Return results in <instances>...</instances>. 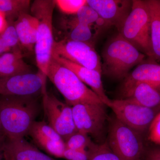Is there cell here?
<instances>
[{
    "mask_svg": "<svg viewBox=\"0 0 160 160\" xmlns=\"http://www.w3.org/2000/svg\"><path fill=\"white\" fill-rule=\"evenodd\" d=\"M38 95H0V122L6 139L24 138L39 114Z\"/></svg>",
    "mask_w": 160,
    "mask_h": 160,
    "instance_id": "cell-1",
    "label": "cell"
},
{
    "mask_svg": "<svg viewBox=\"0 0 160 160\" xmlns=\"http://www.w3.org/2000/svg\"><path fill=\"white\" fill-rule=\"evenodd\" d=\"M145 57L144 53L118 33L103 48L102 73L112 79H124L130 69L144 62Z\"/></svg>",
    "mask_w": 160,
    "mask_h": 160,
    "instance_id": "cell-2",
    "label": "cell"
},
{
    "mask_svg": "<svg viewBox=\"0 0 160 160\" xmlns=\"http://www.w3.org/2000/svg\"><path fill=\"white\" fill-rule=\"evenodd\" d=\"M46 77L63 96L66 104L71 107L79 104H104L73 72L53 58Z\"/></svg>",
    "mask_w": 160,
    "mask_h": 160,
    "instance_id": "cell-3",
    "label": "cell"
},
{
    "mask_svg": "<svg viewBox=\"0 0 160 160\" xmlns=\"http://www.w3.org/2000/svg\"><path fill=\"white\" fill-rule=\"evenodd\" d=\"M56 6L52 0H36L31 7L32 15L37 18L38 28L35 54L38 71L47 78V71L52 58L54 42L52 32V16Z\"/></svg>",
    "mask_w": 160,
    "mask_h": 160,
    "instance_id": "cell-4",
    "label": "cell"
},
{
    "mask_svg": "<svg viewBox=\"0 0 160 160\" xmlns=\"http://www.w3.org/2000/svg\"><path fill=\"white\" fill-rule=\"evenodd\" d=\"M119 33L145 55L153 59L150 14L146 0H132L131 11Z\"/></svg>",
    "mask_w": 160,
    "mask_h": 160,
    "instance_id": "cell-5",
    "label": "cell"
},
{
    "mask_svg": "<svg viewBox=\"0 0 160 160\" xmlns=\"http://www.w3.org/2000/svg\"><path fill=\"white\" fill-rule=\"evenodd\" d=\"M141 134L114 116L109 119L107 142L121 160H142L146 148Z\"/></svg>",
    "mask_w": 160,
    "mask_h": 160,
    "instance_id": "cell-6",
    "label": "cell"
},
{
    "mask_svg": "<svg viewBox=\"0 0 160 160\" xmlns=\"http://www.w3.org/2000/svg\"><path fill=\"white\" fill-rule=\"evenodd\" d=\"M42 95L43 109L48 124L65 142L78 131L73 119L72 108L54 95L47 92L46 89Z\"/></svg>",
    "mask_w": 160,
    "mask_h": 160,
    "instance_id": "cell-7",
    "label": "cell"
},
{
    "mask_svg": "<svg viewBox=\"0 0 160 160\" xmlns=\"http://www.w3.org/2000/svg\"><path fill=\"white\" fill-rule=\"evenodd\" d=\"M108 107L120 122L142 134L149 129L160 111L149 109L124 99L110 100Z\"/></svg>",
    "mask_w": 160,
    "mask_h": 160,
    "instance_id": "cell-8",
    "label": "cell"
},
{
    "mask_svg": "<svg viewBox=\"0 0 160 160\" xmlns=\"http://www.w3.org/2000/svg\"><path fill=\"white\" fill-rule=\"evenodd\" d=\"M52 55L102 73L101 58L95 49L94 44L67 38L59 42L55 41Z\"/></svg>",
    "mask_w": 160,
    "mask_h": 160,
    "instance_id": "cell-9",
    "label": "cell"
},
{
    "mask_svg": "<svg viewBox=\"0 0 160 160\" xmlns=\"http://www.w3.org/2000/svg\"><path fill=\"white\" fill-rule=\"evenodd\" d=\"M106 106L104 104H79L72 106L78 131L96 140L102 138L107 120Z\"/></svg>",
    "mask_w": 160,
    "mask_h": 160,
    "instance_id": "cell-10",
    "label": "cell"
},
{
    "mask_svg": "<svg viewBox=\"0 0 160 160\" xmlns=\"http://www.w3.org/2000/svg\"><path fill=\"white\" fill-rule=\"evenodd\" d=\"M47 78L41 72L0 78V95H39L46 89Z\"/></svg>",
    "mask_w": 160,
    "mask_h": 160,
    "instance_id": "cell-11",
    "label": "cell"
},
{
    "mask_svg": "<svg viewBox=\"0 0 160 160\" xmlns=\"http://www.w3.org/2000/svg\"><path fill=\"white\" fill-rule=\"evenodd\" d=\"M104 21L106 27L114 26L120 31L131 10L132 1L129 0H87Z\"/></svg>",
    "mask_w": 160,
    "mask_h": 160,
    "instance_id": "cell-12",
    "label": "cell"
},
{
    "mask_svg": "<svg viewBox=\"0 0 160 160\" xmlns=\"http://www.w3.org/2000/svg\"><path fill=\"white\" fill-rule=\"evenodd\" d=\"M27 135L48 154L54 157L63 158L66 149L65 141L49 124L44 121H36Z\"/></svg>",
    "mask_w": 160,
    "mask_h": 160,
    "instance_id": "cell-13",
    "label": "cell"
},
{
    "mask_svg": "<svg viewBox=\"0 0 160 160\" xmlns=\"http://www.w3.org/2000/svg\"><path fill=\"white\" fill-rule=\"evenodd\" d=\"M52 58L73 72L85 85L90 87L106 106L108 105L111 99L105 92L102 82V72L80 66L57 56L52 55Z\"/></svg>",
    "mask_w": 160,
    "mask_h": 160,
    "instance_id": "cell-14",
    "label": "cell"
},
{
    "mask_svg": "<svg viewBox=\"0 0 160 160\" xmlns=\"http://www.w3.org/2000/svg\"><path fill=\"white\" fill-rule=\"evenodd\" d=\"M145 83L160 90V65L153 61L142 62L124 79L121 87L122 94L135 84Z\"/></svg>",
    "mask_w": 160,
    "mask_h": 160,
    "instance_id": "cell-15",
    "label": "cell"
},
{
    "mask_svg": "<svg viewBox=\"0 0 160 160\" xmlns=\"http://www.w3.org/2000/svg\"><path fill=\"white\" fill-rule=\"evenodd\" d=\"M4 153L6 160H57L40 151L25 138L6 139Z\"/></svg>",
    "mask_w": 160,
    "mask_h": 160,
    "instance_id": "cell-16",
    "label": "cell"
},
{
    "mask_svg": "<svg viewBox=\"0 0 160 160\" xmlns=\"http://www.w3.org/2000/svg\"><path fill=\"white\" fill-rule=\"evenodd\" d=\"M121 94L119 99L129 100L141 106L160 110V90L145 83L135 84Z\"/></svg>",
    "mask_w": 160,
    "mask_h": 160,
    "instance_id": "cell-17",
    "label": "cell"
},
{
    "mask_svg": "<svg viewBox=\"0 0 160 160\" xmlns=\"http://www.w3.org/2000/svg\"><path fill=\"white\" fill-rule=\"evenodd\" d=\"M14 25L18 37L20 46L32 51L37 38L38 22L37 18L29 13L20 15Z\"/></svg>",
    "mask_w": 160,
    "mask_h": 160,
    "instance_id": "cell-18",
    "label": "cell"
},
{
    "mask_svg": "<svg viewBox=\"0 0 160 160\" xmlns=\"http://www.w3.org/2000/svg\"><path fill=\"white\" fill-rule=\"evenodd\" d=\"M150 18L153 59L160 61V0H146Z\"/></svg>",
    "mask_w": 160,
    "mask_h": 160,
    "instance_id": "cell-19",
    "label": "cell"
},
{
    "mask_svg": "<svg viewBox=\"0 0 160 160\" xmlns=\"http://www.w3.org/2000/svg\"><path fill=\"white\" fill-rule=\"evenodd\" d=\"M29 0H0V12L7 21H12L23 13H28L30 6Z\"/></svg>",
    "mask_w": 160,
    "mask_h": 160,
    "instance_id": "cell-20",
    "label": "cell"
},
{
    "mask_svg": "<svg viewBox=\"0 0 160 160\" xmlns=\"http://www.w3.org/2000/svg\"><path fill=\"white\" fill-rule=\"evenodd\" d=\"M68 39L94 44L96 34L92 32V26L79 22L76 19L71 22Z\"/></svg>",
    "mask_w": 160,
    "mask_h": 160,
    "instance_id": "cell-21",
    "label": "cell"
},
{
    "mask_svg": "<svg viewBox=\"0 0 160 160\" xmlns=\"http://www.w3.org/2000/svg\"><path fill=\"white\" fill-rule=\"evenodd\" d=\"M76 15L75 19L79 22L90 26L95 25L99 29L104 27L107 28L104 21L87 3L79 10Z\"/></svg>",
    "mask_w": 160,
    "mask_h": 160,
    "instance_id": "cell-22",
    "label": "cell"
},
{
    "mask_svg": "<svg viewBox=\"0 0 160 160\" xmlns=\"http://www.w3.org/2000/svg\"><path fill=\"white\" fill-rule=\"evenodd\" d=\"M87 151L89 160H121L112 151L107 142L100 144L93 142Z\"/></svg>",
    "mask_w": 160,
    "mask_h": 160,
    "instance_id": "cell-23",
    "label": "cell"
},
{
    "mask_svg": "<svg viewBox=\"0 0 160 160\" xmlns=\"http://www.w3.org/2000/svg\"><path fill=\"white\" fill-rule=\"evenodd\" d=\"M94 142L88 135L78 131L65 142L66 149L80 150L87 149Z\"/></svg>",
    "mask_w": 160,
    "mask_h": 160,
    "instance_id": "cell-24",
    "label": "cell"
},
{
    "mask_svg": "<svg viewBox=\"0 0 160 160\" xmlns=\"http://www.w3.org/2000/svg\"><path fill=\"white\" fill-rule=\"evenodd\" d=\"M13 23L14 22L8 21V26L5 30L0 34V36L12 51L21 52L19 48L21 46Z\"/></svg>",
    "mask_w": 160,
    "mask_h": 160,
    "instance_id": "cell-25",
    "label": "cell"
},
{
    "mask_svg": "<svg viewBox=\"0 0 160 160\" xmlns=\"http://www.w3.org/2000/svg\"><path fill=\"white\" fill-rule=\"evenodd\" d=\"M56 6L60 11L66 14H76L82 6L87 4V0H55Z\"/></svg>",
    "mask_w": 160,
    "mask_h": 160,
    "instance_id": "cell-26",
    "label": "cell"
},
{
    "mask_svg": "<svg viewBox=\"0 0 160 160\" xmlns=\"http://www.w3.org/2000/svg\"><path fill=\"white\" fill-rule=\"evenodd\" d=\"M148 131V139L149 141L160 146V111L152 121Z\"/></svg>",
    "mask_w": 160,
    "mask_h": 160,
    "instance_id": "cell-27",
    "label": "cell"
},
{
    "mask_svg": "<svg viewBox=\"0 0 160 160\" xmlns=\"http://www.w3.org/2000/svg\"><path fill=\"white\" fill-rule=\"evenodd\" d=\"M23 57L21 52H10L0 55V69L5 65L22 62L23 61Z\"/></svg>",
    "mask_w": 160,
    "mask_h": 160,
    "instance_id": "cell-28",
    "label": "cell"
},
{
    "mask_svg": "<svg viewBox=\"0 0 160 160\" xmlns=\"http://www.w3.org/2000/svg\"><path fill=\"white\" fill-rule=\"evenodd\" d=\"M63 158L67 160H89L87 149L73 150L66 149Z\"/></svg>",
    "mask_w": 160,
    "mask_h": 160,
    "instance_id": "cell-29",
    "label": "cell"
},
{
    "mask_svg": "<svg viewBox=\"0 0 160 160\" xmlns=\"http://www.w3.org/2000/svg\"><path fill=\"white\" fill-rule=\"evenodd\" d=\"M142 160H160V146L146 148Z\"/></svg>",
    "mask_w": 160,
    "mask_h": 160,
    "instance_id": "cell-30",
    "label": "cell"
},
{
    "mask_svg": "<svg viewBox=\"0 0 160 160\" xmlns=\"http://www.w3.org/2000/svg\"><path fill=\"white\" fill-rule=\"evenodd\" d=\"M8 26V21L5 16L0 12V34L2 33Z\"/></svg>",
    "mask_w": 160,
    "mask_h": 160,
    "instance_id": "cell-31",
    "label": "cell"
},
{
    "mask_svg": "<svg viewBox=\"0 0 160 160\" xmlns=\"http://www.w3.org/2000/svg\"><path fill=\"white\" fill-rule=\"evenodd\" d=\"M11 50L12 49L6 45L0 36V55L10 52Z\"/></svg>",
    "mask_w": 160,
    "mask_h": 160,
    "instance_id": "cell-32",
    "label": "cell"
},
{
    "mask_svg": "<svg viewBox=\"0 0 160 160\" xmlns=\"http://www.w3.org/2000/svg\"><path fill=\"white\" fill-rule=\"evenodd\" d=\"M5 142H0V160H6L4 153V146Z\"/></svg>",
    "mask_w": 160,
    "mask_h": 160,
    "instance_id": "cell-33",
    "label": "cell"
},
{
    "mask_svg": "<svg viewBox=\"0 0 160 160\" xmlns=\"http://www.w3.org/2000/svg\"><path fill=\"white\" fill-rule=\"evenodd\" d=\"M6 138L3 132V129H2L1 122H0V142H6Z\"/></svg>",
    "mask_w": 160,
    "mask_h": 160,
    "instance_id": "cell-34",
    "label": "cell"
}]
</instances>
